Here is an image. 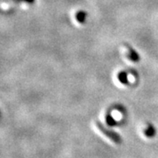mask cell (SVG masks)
Segmentation results:
<instances>
[{
  "mask_svg": "<svg viewBox=\"0 0 158 158\" xmlns=\"http://www.w3.org/2000/svg\"><path fill=\"white\" fill-rule=\"evenodd\" d=\"M95 123H96L97 127L98 128V130L101 132L104 135L106 136L108 139H110L111 141H113V142L116 143V144H120V143L122 142V139H121V137H120V135H118V133L114 132L113 130L106 128V127L102 124L100 121H98V120H96Z\"/></svg>",
  "mask_w": 158,
  "mask_h": 158,
  "instance_id": "6da1fadb",
  "label": "cell"
},
{
  "mask_svg": "<svg viewBox=\"0 0 158 158\" xmlns=\"http://www.w3.org/2000/svg\"><path fill=\"white\" fill-rule=\"evenodd\" d=\"M128 57H129L130 60L133 61V62H139V60H140L139 55L136 53L135 51L133 50L131 48H128Z\"/></svg>",
  "mask_w": 158,
  "mask_h": 158,
  "instance_id": "7a4b0ae2",
  "label": "cell"
},
{
  "mask_svg": "<svg viewBox=\"0 0 158 158\" xmlns=\"http://www.w3.org/2000/svg\"><path fill=\"white\" fill-rule=\"evenodd\" d=\"M85 18H86V13L85 11H80L77 13V19L80 23H84L85 21Z\"/></svg>",
  "mask_w": 158,
  "mask_h": 158,
  "instance_id": "3957f363",
  "label": "cell"
},
{
  "mask_svg": "<svg viewBox=\"0 0 158 158\" xmlns=\"http://www.w3.org/2000/svg\"><path fill=\"white\" fill-rule=\"evenodd\" d=\"M118 79H119L120 83H122V84H125V85H127V74L125 73V72H120V73L118 74Z\"/></svg>",
  "mask_w": 158,
  "mask_h": 158,
  "instance_id": "277c9868",
  "label": "cell"
},
{
  "mask_svg": "<svg viewBox=\"0 0 158 158\" xmlns=\"http://www.w3.org/2000/svg\"><path fill=\"white\" fill-rule=\"evenodd\" d=\"M14 1H26V2H28V3H33L34 2V0H14Z\"/></svg>",
  "mask_w": 158,
  "mask_h": 158,
  "instance_id": "5b68a950",
  "label": "cell"
}]
</instances>
